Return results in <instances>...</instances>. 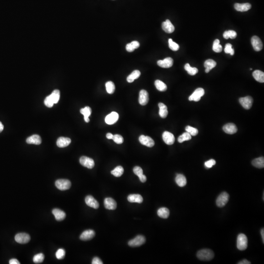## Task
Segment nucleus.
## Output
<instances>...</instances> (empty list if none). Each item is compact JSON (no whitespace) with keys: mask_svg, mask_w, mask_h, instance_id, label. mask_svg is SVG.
Segmentation results:
<instances>
[{"mask_svg":"<svg viewBox=\"0 0 264 264\" xmlns=\"http://www.w3.org/2000/svg\"><path fill=\"white\" fill-rule=\"evenodd\" d=\"M95 232L93 230L89 229L83 232L80 236V239L82 241H88L94 238Z\"/></svg>","mask_w":264,"mask_h":264,"instance_id":"obj_19","label":"nucleus"},{"mask_svg":"<svg viewBox=\"0 0 264 264\" xmlns=\"http://www.w3.org/2000/svg\"><path fill=\"white\" fill-rule=\"evenodd\" d=\"M175 181L179 187H184L187 183L186 177L182 174H177Z\"/></svg>","mask_w":264,"mask_h":264,"instance_id":"obj_27","label":"nucleus"},{"mask_svg":"<svg viewBox=\"0 0 264 264\" xmlns=\"http://www.w3.org/2000/svg\"><path fill=\"white\" fill-rule=\"evenodd\" d=\"M128 201L130 203H141L143 202V198L141 195L131 194L128 196L127 198Z\"/></svg>","mask_w":264,"mask_h":264,"instance_id":"obj_26","label":"nucleus"},{"mask_svg":"<svg viewBox=\"0 0 264 264\" xmlns=\"http://www.w3.org/2000/svg\"><path fill=\"white\" fill-rule=\"evenodd\" d=\"M155 85L157 90L161 92H165L167 90V86L165 83L160 80H157L155 82Z\"/></svg>","mask_w":264,"mask_h":264,"instance_id":"obj_34","label":"nucleus"},{"mask_svg":"<svg viewBox=\"0 0 264 264\" xmlns=\"http://www.w3.org/2000/svg\"><path fill=\"white\" fill-rule=\"evenodd\" d=\"M157 213L158 216L161 218L167 219L169 216V210L166 207H162L158 209Z\"/></svg>","mask_w":264,"mask_h":264,"instance_id":"obj_32","label":"nucleus"},{"mask_svg":"<svg viewBox=\"0 0 264 264\" xmlns=\"http://www.w3.org/2000/svg\"><path fill=\"white\" fill-rule=\"evenodd\" d=\"M252 165L254 167L258 168H263L264 167V157L255 158L252 162Z\"/></svg>","mask_w":264,"mask_h":264,"instance_id":"obj_33","label":"nucleus"},{"mask_svg":"<svg viewBox=\"0 0 264 264\" xmlns=\"http://www.w3.org/2000/svg\"><path fill=\"white\" fill-rule=\"evenodd\" d=\"M126 50H127V51H128V52H133V51H134V50H135V49L132 46L131 43L127 44L126 46Z\"/></svg>","mask_w":264,"mask_h":264,"instance_id":"obj_52","label":"nucleus"},{"mask_svg":"<svg viewBox=\"0 0 264 264\" xmlns=\"http://www.w3.org/2000/svg\"><path fill=\"white\" fill-rule=\"evenodd\" d=\"M229 195L226 192H222L217 198L216 200V205L219 207H223L226 206L229 200Z\"/></svg>","mask_w":264,"mask_h":264,"instance_id":"obj_4","label":"nucleus"},{"mask_svg":"<svg viewBox=\"0 0 264 264\" xmlns=\"http://www.w3.org/2000/svg\"><path fill=\"white\" fill-rule=\"evenodd\" d=\"M223 47L220 44V40L218 39H216L213 43V51L216 52H220L222 51Z\"/></svg>","mask_w":264,"mask_h":264,"instance_id":"obj_42","label":"nucleus"},{"mask_svg":"<svg viewBox=\"0 0 264 264\" xmlns=\"http://www.w3.org/2000/svg\"><path fill=\"white\" fill-rule=\"evenodd\" d=\"M56 187L61 191L67 190L71 187V182L68 179H59L55 182Z\"/></svg>","mask_w":264,"mask_h":264,"instance_id":"obj_3","label":"nucleus"},{"mask_svg":"<svg viewBox=\"0 0 264 264\" xmlns=\"http://www.w3.org/2000/svg\"><path fill=\"white\" fill-rule=\"evenodd\" d=\"M184 69L187 71L188 74L191 75H195L198 72V70L196 68L191 67L189 64H186L184 66Z\"/></svg>","mask_w":264,"mask_h":264,"instance_id":"obj_38","label":"nucleus"},{"mask_svg":"<svg viewBox=\"0 0 264 264\" xmlns=\"http://www.w3.org/2000/svg\"><path fill=\"white\" fill-rule=\"evenodd\" d=\"M158 107L160 108L159 115L162 118H166L168 113L167 106H166L165 104L160 103H158Z\"/></svg>","mask_w":264,"mask_h":264,"instance_id":"obj_29","label":"nucleus"},{"mask_svg":"<svg viewBox=\"0 0 264 264\" xmlns=\"http://www.w3.org/2000/svg\"><path fill=\"white\" fill-rule=\"evenodd\" d=\"M139 141L142 145H145L147 147H152L154 146V141L149 136L141 135L139 137Z\"/></svg>","mask_w":264,"mask_h":264,"instance_id":"obj_11","label":"nucleus"},{"mask_svg":"<svg viewBox=\"0 0 264 264\" xmlns=\"http://www.w3.org/2000/svg\"><path fill=\"white\" fill-rule=\"evenodd\" d=\"M148 101L149 95L148 92H147L146 90H141L140 91V95H139V99H138L139 103L141 105L144 106V105H146L148 103Z\"/></svg>","mask_w":264,"mask_h":264,"instance_id":"obj_12","label":"nucleus"},{"mask_svg":"<svg viewBox=\"0 0 264 264\" xmlns=\"http://www.w3.org/2000/svg\"><path fill=\"white\" fill-rule=\"evenodd\" d=\"M186 130L187 133L189 134L191 136H195L198 134V130L197 129L191 126H187L186 127Z\"/></svg>","mask_w":264,"mask_h":264,"instance_id":"obj_45","label":"nucleus"},{"mask_svg":"<svg viewBox=\"0 0 264 264\" xmlns=\"http://www.w3.org/2000/svg\"><path fill=\"white\" fill-rule=\"evenodd\" d=\"M158 66L163 68H169L173 65V60L172 58L167 57L162 60H158L157 62Z\"/></svg>","mask_w":264,"mask_h":264,"instance_id":"obj_15","label":"nucleus"},{"mask_svg":"<svg viewBox=\"0 0 264 264\" xmlns=\"http://www.w3.org/2000/svg\"><path fill=\"white\" fill-rule=\"evenodd\" d=\"M251 42L253 49L255 51H260L263 49V43L258 36H253L251 39Z\"/></svg>","mask_w":264,"mask_h":264,"instance_id":"obj_10","label":"nucleus"},{"mask_svg":"<svg viewBox=\"0 0 264 264\" xmlns=\"http://www.w3.org/2000/svg\"><path fill=\"white\" fill-rule=\"evenodd\" d=\"M30 240V236L26 233H18L15 236V241L22 244L28 243Z\"/></svg>","mask_w":264,"mask_h":264,"instance_id":"obj_7","label":"nucleus"},{"mask_svg":"<svg viewBox=\"0 0 264 264\" xmlns=\"http://www.w3.org/2000/svg\"><path fill=\"white\" fill-rule=\"evenodd\" d=\"M80 164L82 165L84 167H87L89 169H92L94 168L95 166V162L94 160H92V158H89V157H86V156H82L80 158Z\"/></svg>","mask_w":264,"mask_h":264,"instance_id":"obj_9","label":"nucleus"},{"mask_svg":"<svg viewBox=\"0 0 264 264\" xmlns=\"http://www.w3.org/2000/svg\"><path fill=\"white\" fill-rule=\"evenodd\" d=\"M52 213L55 217V219L58 221H61L65 219L66 218V213L63 211L58 208L53 209Z\"/></svg>","mask_w":264,"mask_h":264,"instance_id":"obj_21","label":"nucleus"},{"mask_svg":"<svg viewBox=\"0 0 264 264\" xmlns=\"http://www.w3.org/2000/svg\"><path fill=\"white\" fill-rule=\"evenodd\" d=\"M254 78L259 82H264V73L260 70H256L252 74Z\"/></svg>","mask_w":264,"mask_h":264,"instance_id":"obj_30","label":"nucleus"},{"mask_svg":"<svg viewBox=\"0 0 264 264\" xmlns=\"http://www.w3.org/2000/svg\"><path fill=\"white\" fill-rule=\"evenodd\" d=\"M85 203L89 207L95 209H97L99 206V202H97L92 196H87L85 198Z\"/></svg>","mask_w":264,"mask_h":264,"instance_id":"obj_16","label":"nucleus"},{"mask_svg":"<svg viewBox=\"0 0 264 264\" xmlns=\"http://www.w3.org/2000/svg\"><path fill=\"white\" fill-rule=\"evenodd\" d=\"M237 247L240 250H245L248 248V238L244 234L241 233L238 235Z\"/></svg>","mask_w":264,"mask_h":264,"instance_id":"obj_2","label":"nucleus"},{"mask_svg":"<svg viewBox=\"0 0 264 264\" xmlns=\"http://www.w3.org/2000/svg\"><path fill=\"white\" fill-rule=\"evenodd\" d=\"M216 165V161L213 159L209 160L207 161L204 163V165L207 168H210L213 166V165Z\"/></svg>","mask_w":264,"mask_h":264,"instance_id":"obj_50","label":"nucleus"},{"mask_svg":"<svg viewBox=\"0 0 264 264\" xmlns=\"http://www.w3.org/2000/svg\"><path fill=\"white\" fill-rule=\"evenodd\" d=\"M123 173L124 169L121 166H118L111 171V174L116 177H120Z\"/></svg>","mask_w":264,"mask_h":264,"instance_id":"obj_36","label":"nucleus"},{"mask_svg":"<svg viewBox=\"0 0 264 264\" xmlns=\"http://www.w3.org/2000/svg\"><path fill=\"white\" fill-rule=\"evenodd\" d=\"M224 52L226 54H230L231 55H233L234 54V49L232 48V45L231 44H226V47L224 49Z\"/></svg>","mask_w":264,"mask_h":264,"instance_id":"obj_48","label":"nucleus"},{"mask_svg":"<svg viewBox=\"0 0 264 264\" xmlns=\"http://www.w3.org/2000/svg\"><path fill=\"white\" fill-rule=\"evenodd\" d=\"M50 96L54 104L57 103L60 99V91L58 90H55L52 92L51 95H50Z\"/></svg>","mask_w":264,"mask_h":264,"instance_id":"obj_35","label":"nucleus"},{"mask_svg":"<svg viewBox=\"0 0 264 264\" xmlns=\"http://www.w3.org/2000/svg\"><path fill=\"white\" fill-rule=\"evenodd\" d=\"M65 254H66L65 250L63 248H60V249H58L57 251L56 252L55 255H56L57 259L61 260V259H63L65 257Z\"/></svg>","mask_w":264,"mask_h":264,"instance_id":"obj_46","label":"nucleus"},{"mask_svg":"<svg viewBox=\"0 0 264 264\" xmlns=\"http://www.w3.org/2000/svg\"><path fill=\"white\" fill-rule=\"evenodd\" d=\"M131 44H132V46L135 49H137L140 47V44L137 41H134L132 42L131 43Z\"/></svg>","mask_w":264,"mask_h":264,"instance_id":"obj_53","label":"nucleus"},{"mask_svg":"<svg viewBox=\"0 0 264 264\" xmlns=\"http://www.w3.org/2000/svg\"><path fill=\"white\" fill-rule=\"evenodd\" d=\"M253 102V99L251 96H245L241 97L239 99L240 103L246 110H249V109L251 108Z\"/></svg>","mask_w":264,"mask_h":264,"instance_id":"obj_8","label":"nucleus"},{"mask_svg":"<svg viewBox=\"0 0 264 264\" xmlns=\"http://www.w3.org/2000/svg\"><path fill=\"white\" fill-rule=\"evenodd\" d=\"M80 113L83 115L85 122H87V123L89 122L90 119L89 118V116L91 115V113H92L91 108L90 107H88V106H87V107H85L84 108L81 109L80 110Z\"/></svg>","mask_w":264,"mask_h":264,"instance_id":"obj_28","label":"nucleus"},{"mask_svg":"<svg viewBox=\"0 0 264 264\" xmlns=\"http://www.w3.org/2000/svg\"><path fill=\"white\" fill-rule=\"evenodd\" d=\"M118 118L119 115L118 113L115 112H113L106 116L105 121L107 124L112 125L117 122Z\"/></svg>","mask_w":264,"mask_h":264,"instance_id":"obj_13","label":"nucleus"},{"mask_svg":"<svg viewBox=\"0 0 264 264\" xmlns=\"http://www.w3.org/2000/svg\"><path fill=\"white\" fill-rule=\"evenodd\" d=\"M141 73L138 70H135L131 73L127 78L128 82H133L135 79L138 78L141 76Z\"/></svg>","mask_w":264,"mask_h":264,"instance_id":"obj_31","label":"nucleus"},{"mask_svg":"<svg viewBox=\"0 0 264 264\" xmlns=\"http://www.w3.org/2000/svg\"><path fill=\"white\" fill-rule=\"evenodd\" d=\"M168 43H169V47L171 50H173V51L178 50L179 48V45L177 44L176 43L173 41L172 39H169Z\"/></svg>","mask_w":264,"mask_h":264,"instance_id":"obj_44","label":"nucleus"},{"mask_svg":"<svg viewBox=\"0 0 264 264\" xmlns=\"http://www.w3.org/2000/svg\"><path fill=\"white\" fill-rule=\"evenodd\" d=\"M113 140L116 143H117L118 144H122L124 141V139L122 136L121 135H118V134L113 135Z\"/></svg>","mask_w":264,"mask_h":264,"instance_id":"obj_47","label":"nucleus"},{"mask_svg":"<svg viewBox=\"0 0 264 264\" xmlns=\"http://www.w3.org/2000/svg\"><path fill=\"white\" fill-rule=\"evenodd\" d=\"M9 263L10 264H20V262H19V261L17 259H14V258L10 259V260H9Z\"/></svg>","mask_w":264,"mask_h":264,"instance_id":"obj_54","label":"nucleus"},{"mask_svg":"<svg viewBox=\"0 0 264 264\" xmlns=\"http://www.w3.org/2000/svg\"><path fill=\"white\" fill-rule=\"evenodd\" d=\"M45 105L49 108H51L54 106V103L50 96H47L44 100Z\"/></svg>","mask_w":264,"mask_h":264,"instance_id":"obj_49","label":"nucleus"},{"mask_svg":"<svg viewBox=\"0 0 264 264\" xmlns=\"http://www.w3.org/2000/svg\"><path fill=\"white\" fill-rule=\"evenodd\" d=\"M191 139V136L187 132L182 134L178 137V141L179 143H182L185 141H189Z\"/></svg>","mask_w":264,"mask_h":264,"instance_id":"obj_39","label":"nucleus"},{"mask_svg":"<svg viewBox=\"0 0 264 264\" xmlns=\"http://www.w3.org/2000/svg\"><path fill=\"white\" fill-rule=\"evenodd\" d=\"M223 130L226 133L232 135L237 132L238 129L235 125L233 123H228L224 125L223 128Z\"/></svg>","mask_w":264,"mask_h":264,"instance_id":"obj_18","label":"nucleus"},{"mask_svg":"<svg viewBox=\"0 0 264 264\" xmlns=\"http://www.w3.org/2000/svg\"><path fill=\"white\" fill-rule=\"evenodd\" d=\"M162 138L165 143L167 145L173 144L175 141L174 136L170 132L165 131L162 134Z\"/></svg>","mask_w":264,"mask_h":264,"instance_id":"obj_14","label":"nucleus"},{"mask_svg":"<svg viewBox=\"0 0 264 264\" xmlns=\"http://www.w3.org/2000/svg\"><path fill=\"white\" fill-rule=\"evenodd\" d=\"M261 234L262 238L263 240V243H264V228H262L261 231Z\"/></svg>","mask_w":264,"mask_h":264,"instance_id":"obj_57","label":"nucleus"},{"mask_svg":"<svg viewBox=\"0 0 264 264\" xmlns=\"http://www.w3.org/2000/svg\"><path fill=\"white\" fill-rule=\"evenodd\" d=\"M238 264H251V262L247 260L246 259H244L243 260L239 262L238 263Z\"/></svg>","mask_w":264,"mask_h":264,"instance_id":"obj_55","label":"nucleus"},{"mask_svg":"<svg viewBox=\"0 0 264 264\" xmlns=\"http://www.w3.org/2000/svg\"><path fill=\"white\" fill-rule=\"evenodd\" d=\"M223 36L226 39H228L229 38L233 39H235L236 37L237 33L236 31H234V30H228V31H226L224 32V33L223 34Z\"/></svg>","mask_w":264,"mask_h":264,"instance_id":"obj_41","label":"nucleus"},{"mask_svg":"<svg viewBox=\"0 0 264 264\" xmlns=\"http://www.w3.org/2000/svg\"><path fill=\"white\" fill-rule=\"evenodd\" d=\"M106 91L109 94H113L115 91V85L112 81H108L105 84Z\"/></svg>","mask_w":264,"mask_h":264,"instance_id":"obj_40","label":"nucleus"},{"mask_svg":"<svg viewBox=\"0 0 264 264\" xmlns=\"http://www.w3.org/2000/svg\"><path fill=\"white\" fill-rule=\"evenodd\" d=\"M92 264H102L103 262L102 261L97 257H96L95 258H93L92 261Z\"/></svg>","mask_w":264,"mask_h":264,"instance_id":"obj_51","label":"nucleus"},{"mask_svg":"<svg viewBox=\"0 0 264 264\" xmlns=\"http://www.w3.org/2000/svg\"><path fill=\"white\" fill-rule=\"evenodd\" d=\"M26 143L32 144L39 145L41 143V138L37 135H33L26 139Z\"/></svg>","mask_w":264,"mask_h":264,"instance_id":"obj_25","label":"nucleus"},{"mask_svg":"<svg viewBox=\"0 0 264 264\" xmlns=\"http://www.w3.org/2000/svg\"><path fill=\"white\" fill-rule=\"evenodd\" d=\"M113 135L112 134L110 133L107 134V135H106V137L109 140H113Z\"/></svg>","mask_w":264,"mask_h":264,"instance_id":"obj_56","label":"nucleus"},{"mask_svg":"<svg viewBox=\"0 0 264 264\" xmlns=\"http://www.w3.org/2000/svg\"><path fill=\"white\" fill-rule=\"evenodd\" d=\"M44 258H45V256L44 254L43 253H39L34 256L33 261L34 263L39 264L43 262L44 260Z\"/></svg>","mask_w":264,"mask_h":264,"instance_id":"obj_43","label":"nucleus"},{"mask_svg":"<svg viewBox=\"0 0 264 264\" xmlns=\"http://www.w3.org/2000/svg\"><path fill=\"white\" fill-rule=\"evenodd\" d=\"M4 128V125H3V124L1 122H0V133L3 131Z\"/></svg>","mask_w":264,"mask_h":264,"instance_id":"obj_58","label":"nucleus"},{"mask_svg":"<svg viewBox=\"0 0 264 264\" xmlns=\"http://www.w3.org/2000/svg\"><path fill=\"white\" fill-rule=\"evenodd\" d=\"M216 62L215 61L212 60V59H208L205 61L204 64V67L206 68V69L209 70V71L210 70H212L216 66Z\"/></svg>","mask_w":264,"mask_h":264,"instance_id":"obj_37","label":"nucleus"},{"mask_svg":"<svg viewBox=\"0 0 264 264\" xmlns=\"http://www.w3.org/2000/svg\"><path fill=\"white\" fill-rule=\"evenodd\" d=\"M146 241L145 238L142 235H138L133 239L129 241L128 245L132 247H139L144 244Z\"/></svg>","mask_w":264,"mask_h":264,"instance_id":"obj_5","label":"nucleus"},{"mask_svg":"<svg viewBox=\"0 0 264 264\" xmlns=\"http://www.w3.org/2000/svg\"><path fill=\"white\" fill-rule=\"evenodd\" d=\"M162 30L167 33H173L175 30V27L169 20H166L162 23Z\"/></svg>","mask_w":264,"mask_h":264,"instance_id":"obj_20","label":"nucleus"},{"mask_svg":"<svg viewBox=\"0 0 264 264\" xmlns=\"http://www.w3.org/2000/svg\"><path fill=\"white\" fill-rule=\"evenodd\" d=\"M197 256L201 260L210 261L214 258V253L211 249H203L197 252Z\"/></svg>","mask_w":264,"mask_h":264,"instance_id":"obj_1","label":"nucleus"},{"mask_svg":"<svg viewBox=\"0 0 264 264\" xmlns=\"http://www.w3.org/2000/svg\"><path fill=\"white\" fill-rule=\"evenodd\" d=\"M105 207L109 210H115L116 208L117 204L116 201L111 198H106L104 200Z\"/></svg>","mask_w":264,"mask_h":264,"instance_id":"obj_17","label":"nucleus"},{"mask_svg":"<svg viewBox=\"0 0 264 264\" xmlns=\"http://www.w3.org/2000/svg\"><path fill=\"white\" fill-rule=\"evenodd\" d=\"M204 95V90L203 89L199 88L194 92L193 94L189 97V101H199L201 99V97Z\"/></svg>","mask_w":264,"mask_h":264,"instance_id":"obj_6","label":"nucleus"},{"mask_svg":"<svg viewBox=\"0 0 264 264\" xmlns=\"http://www.w3.org/2000/svg\"><path fill=\"white\" fill-rule=\"evenodd\" d=\"M252 8V5L249 3L239 4L236 3L234 5V8L237 11L245 12L249 10Z\"/></svg>","mask_w":264,"mask_h":264,"instance_id":"obj_22","label":"nucleus"},{"mask_svg":"<svg viewBox=\"0 0 264 264\" xmlns=\"http://www.w3.org/2000/svg\"><path fill=\"white\" fill-rule=\"evenodd\" d=\"M134 173L138 176L140 180L142 182H145L147 180V178L143 174V170L142 168L139 166H136L133 169Z\"/></svg>","mask_w":264,"mask_h":264,"instance_id":"obj_24","label":"nucleus"},{"mask_svg":"<svg viewBox=\"0 0 264 264\" xmlns=\"http://www.w3.org/2000/svg\"><path fill=\"white\" fill-rule=\"evenodd\" d=\"M71 140L68 137H60L57 141V145L60 148L66 147L70 145Z\"/></svg>","mask_w":264,"mask_h":264,"instance_id":"obj_23","label":"nucleus"}]
</instances>
